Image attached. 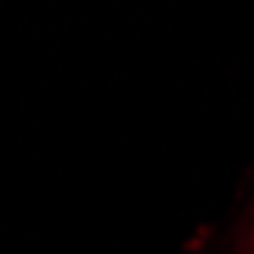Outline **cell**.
Segmentation results:
<instances>
[{"label":"cell","instance_id":"1","mask_svg":"<svg viewBox=\"0 0 254 254\" xmlns=\"http://www.w3.org/2000/svg\"><path fill=\"white\" fill-rule=\"evenodd\" d=\"M251 254H254V245H251Z\"/></svg>","mask_w":254,"mask_h":254}]
</instances>
